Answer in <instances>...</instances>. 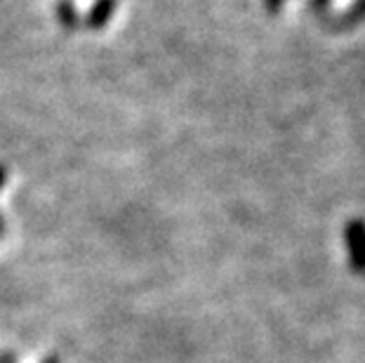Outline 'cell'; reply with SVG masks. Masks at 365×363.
I'll return each instance as SVG.
<instances>
[{
  "instance_id": "obj_7",
  "label": "cell",
  "mask_w": 365,
  "mask_h": 363,
  "mask_svg": "<svg viewBox=\"0 0 365 363\" xmlns=\"http://www.w3.org/2000/svg\"><path fill=\"white\" fill-rule=\"evenodd\" d=\"M312 5H314V10H325V7L330 5V0H312Z\"/></svg>"
},
{
  "instance_id": "obj_3",
  "label": "cell",
  "mask_w": 365,
  "mask_h": 363,
  "mask_svg": "<svg viewBox=\"0 0 365 363\" xmlns=\"http://www.w3.org/2000/svg\"><path fill=\"white\" fill-rule=\"evenodd\" d=\"M57 19L64 26V31H76L81 29V14L76 12L73 0H59L57 3Z\"/></svg>"
},
{
  "instance_id": "obj_5",
  "label": "cell",
  "mask_w": 365,
  "mask_h": 363,
  "mask_svg": "<svg viewBox=\"0 0 365 363\" xmlns=\"http://www.w3.org/2000/svg\"><path fill=\"white\" fill-rule=\"evenodd\" d=\"M264 3H267V10L271 14H278V12H281V7H283V0H264Z\"/></svg>"
},
{
  "instance_id": "obj_6",
  "label": "cell",
  "mask_w": 365,
  "mask_h": 363,
  "mask_svg": "<svg viewBox=\"0 0 365 363\" xmlns=\"http://www.w3.org/2000/svg\"><path fill=\"white\" fill-rule=\"evenodd\" d=\"M0 363H17V357L12 352H0Z\"/></svg>"
},
{
  "instance_id": "obj_2",
  "label": "cell",
  "mask_w": 365,
  "mask_h": 363,
  "mask_svg": "<svg viewBox=\"0 0 365 363\" xmlns=\"http://www.w3.org/2000/svg\"><path fill=\"white\" fill-rule=\"evenodd\" d=\"M115 7H118V0H95L90 12L81 19V26L88 31H102L113 19Z\"/></svg>"
},
{
  "instance_id": "obj_4",
  "label": "cell",
  "mask_w": 365,
  "mask_h": 363,
  "mask_svg": "<svg viewBox=\"0 0 365 363\" xmlns=\"http://www.w3.org/2000/svg\"><path fill=\"white\" fill-rule=\"evenodd\" d=\"M365 17V0H356V3L351 5V10H349L346 14H344V24H354V21H359V19H363Z\"/></svg>"
},
{
  "instance_id": "obj_8",
  "label": "cell",
  "mask_w": 365,
  "mask_h": 363,
  "mask_svg": "<svg viewBox=\"0 0 365 363\" xmlns=\"http://www.w3.org/2000/svg\"><path fill=\"white\" fill-rule=\"evenodd\" d=\"M5 182H7V168L0 165V189L5 187Z\"/></svg>"
},
{
  "instance_id": "obj_9",
  "label": "cell",
  "mask_w": 365,
  "mask_h": 363,
  "mask_svg": "<svg viewBox=\"0 0 365 363\" xmlns=\"http://www.w3.org/2000/svg\"><path fill=\"white\" fill-rule=\"evenodd\" d=\"M43 363H59V359H57V357H48Z\"/></svg>"
},
{
  "instance_id": "obj_1",
  "label": "cell",
  "mask_w": 365,
  "mask_h": 363,
  "mask_svg": "<svg viewBox=\"0 0 365 363\" xmlns=\"http://www.w3.org/2000/svg\"><path fill=\"white\" fill-rule=\"evenodd\" d=\"M344 243H346L351 272L365 274V222L363 220H349L344 224Z\"/></svg>"
}]
</instances>
